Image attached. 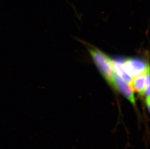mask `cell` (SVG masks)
Returning <instances> with one entry per match:
<instances>
[{"mask_svg":"<svg viewBox=\"0 0 150 149\" xmlns=\"http://www.w3.org/2000/svg\"><path fill=\"white\" fill-rule=\"evenodd\" d=\"M112 86L118 90L132 104L135 105L136 101L133 90L129 84L115 73Z\"/></svg>","mask_w":150,"mask_h":149,"instance_id":"cell-3","label":"cell"},{"mask_svg":"<svg viewBox=\"0 0 150 149\" xmlns=\"http://www.w3.org/2000/svg\"><path fill=\"white\" fill-rule=\"evenodd\" d=\"M123 68L131 77L144 73L150 69L149 64L140 59L130 58L123 60Z\"/></svg>","mask_w":150,"mask_h":149,"instance_id":"cell-2","label":"cell"},{"mask_svg":"<svg viewBox=\"0 0 150 149\" xmlns=\"http://www.w3.org/2000/svg\"><path fill=\"white\" fill-rule=\"evenodd\" d=\"M89 52L97 67L103 77L111 85H113L115 73L114 71L112 60L96 48H91Z\"/></svg>","mask_w":150,"mask_h":149,"instance_id":"cell-1","label":"cell"},{"mask_svg":"<svg viewBox=\"0 0 150 149\" xmlns=\"http://www.w3.org/2000/svg\"><path fill=\"white\" fill-rule=\"evenodd\" d=\"M112 62L114 73L128 84L130 85L132 77L127 74L123 68V60H112Z\"/></svg>","mask_w":150,"mask_h":149,"instance_id":"cell-4","label":"cell"},{"mask_svg":"<svg viewBox=\"0 0 150 149\" xmlns=\"http://www.w3.org/2000/svg\"><path fill=\"white\" fill-rule=\"evenodd\" d=\"M148 70L144 73L142 74L134 77V79H132L130 85L133 91L139 93L141 95H142L143 91L144 90L146 73Z\"/></svg>","mask_w":150,"mask_h":149,"instance_id":"cell-5","label":"cell"}]
</instances>
